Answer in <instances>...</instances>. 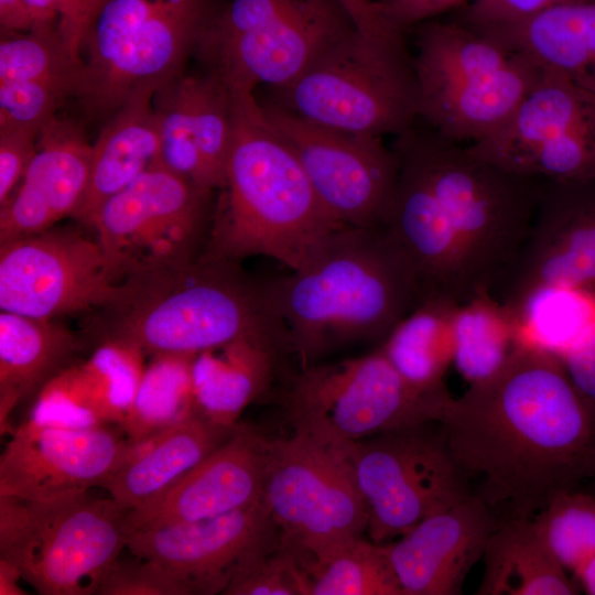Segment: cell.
<instances>
[{
    "label": "cell",
    "mask_w": 595,
    "mask_h": 595,
    "mask_svg": "<svg viewBox=\"0 0 595 595\" xmlns=\"http://www.w3.org/2000/svg\"><path fill=\"white\" fill-rule=\"evenodd\" d=\"M451 453L499 522L532 519L595 478V403L554 354L520 343L491 377L452 398Z\"/></svg>",
    "instance_id": "6da1fadb"
},
{
    "label": "cell",
    "mask_w": 595,
    "mask_h": 595,
    "mask_svg": "<svg viewBox=\"0 0 595 595\" xmlns=\"http://www.w3.org/2000/svg\"><path fill=\"white\" fill-rule=\"evenodd\" d=\"M393 150L434 193L459 247L468 300L496 291L528 239L543 178L508 171L433 130L411 128Z\"/></svg>",
    "instance_id": "5b68a950"
},
{
    "label": "cell",
    "mask_w": 595,
    "mask_h": 595,
    "mask_svg": "<svg viewBox=\"0 0 595 595\" xmlns=\"http://www.w3.org/2000/svg\"><path fill=\"white\" fill-rule=\"evenodd\" d=\"M2 32H24L32 23L24 0H0Z\"/></svg>",
    "instance_id": "816d5d0a"
},
{
    "label": "cell",
    "mask_w": 595,
    "mask_h": 595,
    "mask_svg": "<svg viewBox=\"0 0 595 595\" xmlns=\"http://www.w3.org/2000/svg\"><path fill=\"white\" fill-rule=\"evenodd\" d=\"M416 47L418 94L490 76L518 56L497 39L455 23H424Z\"/></svg>",
    "instance_id": "4dcf8cb0"
},
{
    "label": "cell",
    "mask_w": 595,
    "mask_h": 595,
    "mask_svg": "<svg viewBox=\"0 0 595 595\" xmlns=\"http://www.w3.org/2000/svg\"><path fill=\"white\" fill-rule=\"evenodd\" d=\"M73 9V0H62V9L58 26H63L69 19Z\"/></svg>",
    "instance_id": "9f6ffc18"
},
{
    "label": "cell",
    "mask_w": 595,
    "mask_h": 595,
    "mask_svg": "<svg viewBox=\"0 0 595 595\" xmlns=\"http://www.w3.org/2000/svg\"><path fill=\"white\" fill-rule=\"evenodd\" d=\"M542 68L518 52L502 71L418 94V118L454 142H477L501 128L538 82Z\"/></svg>",
    "instance_id": "d4e9b609"
},
{
    "label": "cell",
    "mask_w": 595,
    "mask_h": 595,
    "mask_svg": "<svg viewBox=\"0 0 595 595\" xmlns=\"http://www.w3.org/2000/svg\"><path fill=\"white\" fill-rule=\"evenodd\" d=\"M262 500L280 544L306 573L367 531V506L344 450L305 433L272 441Z\"/></svg>",
    "instance_id": "8fae6325"
},
{
    "label": "cell",
    "mask_w": 595,
    "mask_h": 595,
    "mask_svg": "<svg viewBox=\"0 0 595 595\" xmlns=\"http://www.w3.org/2000/svg\"><path fill=\"white\" fill-rule=\"evenodd\" d=\"M348 12L357 30L364 34H380L396 29L380 13L371 0H336Z\"/></svg>",
    "instance_id": "f907efd6"
},
{
    "label": "cell",
    "mask_w": 595,
    "mask_h": 595,
    "mask_svg": "<svg viewBox=\"0 0 595 595\" xmlns=\"http://www.w3.org/2000/svg\"><path fill=\"white\" fill-rule=\"evenodd\" d=\"M558 357L577 388L595 403V322Z\"/></svg>",
    "instance_id": "7dc6e473"
},
{
    "label": "cell",
    "mask_w": 595,
    "mask_h": 595,
    "mask_svg": "<svg viewBox=\"0 0 595 595\" xmlns=\"http://www.w3.org/2000/svg\"><path fill=\"white\" fill-rule=\"evenodd\" d=\"M210 192L158 164L107 199L90 226L123 282L197 260Z\"/></svg>",
    "instance_id": "4fadbf2b"
},
{
    "label": "cell",
    "mask_w": 595,
    "mask_h": 595,
    "mask_svg": "<svg viewBox=\"0 0 595 595\" xmlns=\"http://www.w3.org/2000/svg\"><path fill=\"white\" fill-rule=\"evenodd\" d=\"M28 421L65 429H93L110 423L82 363L52 377L34 397Z\"/></svg>",
    "instance_id": "f35d334b"
},
{
    "label": "cell",
    "mask_w": 595,
    "mask_h": 595,
    "mask_svg": "<svg viewBox=\"0 0 595 595\" xmlns=\"http://www.w3.org/2000/svg\"><path fill=\"white\" fill-rule=\"evenodd\" d=\"M479 595H574V577L552 556L531 519L499 522L483 558Z\"/></svg>",
    "instance_id": "f546056e"
},
{
    "label": "cell",
    "mask_w": 595,
    "mask_h": 595,
    "mask_svg": "<svg viewBox=\"0 0 595 595\" xmlns=\"http://www.w3.org/2000/svg\"><path fill=\"white\" fill-rule=\"evenodd\" d=\"M153 101L159 126V164L204 191H214L192 129L182 76L159 88Z\"/></svg>",
    "instance_id": "ab89813d"
},
{
    "label": "cell",
    "mask_w": 595,
    "mask_h": 595,
    "mask_svg": "<svg viewBox=\"0 0 595 595\" xmlns=\"http://www.w3.org/2000/svg\"><path fill=\"white\" fill-rule=\"evenodd\" d=\"M91 144L72 121L54 117L17 190L1 205L0 244L33 236L73 216L89 178Z\"/></svg>",
    "instance_id": "7402d4cb"
},
{
    "label": "cell",
    "mask_w": 595,
    "mask_h": 595,
    "mask_svg": "<svg viewBox=\"0 0 595 595\" xmlns=\"http://www.w3.org/2000/svg\"><path fill=\"white\" fill-rule=\"evenodd\" d=\"M101 425L65 429L24 421L11 433L0 457V495L45 500L104 486L129 441Z\"/></svg>",
    "instance_id": "d6986e66"
},
{
    "label": "cell",
    "mask_w": 595,
    "mask_h": 595,
    "mask_svg": "<svg viewBox=\"0 0 595 595\" xmlns=\"http://www.w3.org/2000/svg\"><path fill=\"white\" fill-rule=\"evenodd\" d=\"M552 556L574 572L595 554V494L582 488L554 497L532 519Z\"/></svg>",
    "instance_id": "74e56055"
},
{
    "label": "cell",
    "mask_w": 595,
    "mask_h": 595,
    "mask_svg": "<svg viewBox=\"0 0 595 595\" xmlns=\"http://www.w3.org/2000/svg\"><path fill=\"white\" fill-rule=\"evenodd\" d=\"M128 513L88 491L35 501L0 495V558L42 595H95L127 548Z\"/></svg>",
    "instance_id": "52a82bcc"
},
{
    "label": "cell",
    "mask_w": 595,
    "mask_h": 595,
    "mask_svg": "<svg viewBox=\"0 0 595 595\" xmlns=\"http://www.w3.org/2000/svg\"><path fill=\"white\" fill-rule=\"evenodd\" d=\"M192 129L203 156L210 184H224L232 140L230 93L214 73L182 76Z\"/></svg>",
    "instance_id": "8d00e7d4"
},
{
    "label": "cell",
    "mask_w": 595,
    "mask_h": 595,
    "mask_svg": "<svg viewBox=\"0 0 595 595\" xmlns=\"http://www.w3.org/2000/svg\"><path fill=\"white\" fill-rule=\"evenodd\" d=\"M336 0H231L212 18L198 50L227 86H288L356 31Z\"/></svg>",
    "instance_id": "9c48e42d"
},
{
    "label": "cell",
    "mask_w": 595,
    "mask_h": 595,
    "mask_svg": "<svg viewBox=\"0 0 595 595\" xmlns=\"http://www.w3.org/2000/svg\"><path fill=\"white\" fill-rule=\"evenodd\" d=\"M544 289L595 295V180H543L528 239L496 291L511 310Z\"/></svg>",
    "instance_id": "e0dca14e"
},
{
    "label": "cell",
    "mask_w": 595,
    "mask_h": 595,
    "mask_svg": "<svg viewBox=\"0 0 595 595\" xmlns=\"http://www.w3.org/2000/svg\"><path fill=\"white\" fill-rule=\"evenodd\" d=\"M4 33L0 42V84L62 82L71 85L76 96L83 62L71 55L58 24Z\"/></svg>",
    "instance_id": "d590c367"
},
{
    "label": "cell",
    "mask_w": 595,
    "mask_h": 595,
    "mask_svg": "<svg viewBox=\"0 0 595 595\" xmlns=\"http://www.w3.org/2000/svg\"><path fill=\"white\" fill-rule=\"evenodd\" d=\"M405 380L381 347L354 359L303 367L284 390L294 431L343 446L391 430L442 422L452 400Z\"/></svg>",
    "instance_id": "30bf717a"
},
{
    "label": "cell",
    "mask_w": 595,
    "mask_h": 595,
    "mask_svg": "<svg viewBox=\"0 0 595 595\" xmlns=\"http://www.w3.org/2000/svg\"><path fill=\"white\" fill-rule=\"evenodd\" d=\"M74 336L50 320L0 313V431L12 433L13 409L72 365Z\"/></svg>",
    "instance_id": "83f0119b"
},
{
    "label": "cell",
    "mask_w": 595,
    "mask_h": 595,
    "mask_svg": "<svg viewBox=\"0 0 595 595\" xmlns=\"http://www.w3.org/2000/svg\"><path fill=\"white\" fill-rule=\"evenodd\" d=\"M241 424L224 425L198 414L128 444L104 488L121 507L132 510L158 497L181 479Z\"/></svg>",
    "instance_id": "cb8c5ba5"
},
{
    "label": "cell",
    "mask_w": 595,
    "mask_h": 595,
    "mask_svg": "<svg viewBox=\"0 0 595 595\" xmlns=\"http://www.w3.org/2000/svg\"><path fill=\"white\" fill-rule=\"evenodd\" d=\"M144 356L132 344L104 339L82 363L110 423L120 425L128 414L145 370Z\"/></svg>",
    "instance_id": "60d3db41"
},
{
    "label": "cell",
    "mask_w": 595,
    "mask_h": 595,
    "mask_svg": "<svg viewBox=\"0 0 595 595\" xmlns=\"http://www.w3.org/2000/svg\"><path fill=\"white\" fill-rule=\"evenodd\" d=\"M573 577L581 592L595 595V554L574 572Z\"/></svg>",
    "instance_id": "11a10c76"
},
{
    "label": "cell",
    "mask_w": 595,
    "mask_h": 595,
    "mask_svg": "<svg viewBox=\"0 0 595 595\" xmlns=\"http://www.w3.org/2000/svg\"><path fill=\"white\" fill-rule=\"evenodd\" d=\"M402 31L348 34L280 89L275 105L328 128L396 137L418 118V83Z\"/></svg>",
    "instance_id": "8992f818"
},
{
    "label": "cell",
    "mask_w": 595,
    "mask_h": 595,
    "mask_svg": "<svg viewBox=\"0 0 595 595\" xmlns=\"http://www.w3.org/2000/svg\"><path fill=\"white\" fill-rule=\"evenodd\" d=\"M216 10L210 0H106L87 37L76 96L110 116L140 87L180 76Z\"/></svg>",
    "instance_id": "ba28073f"
},
{
    "label": "cell",
    "mask_w": 595,
    "mask_h": 595,
    "mask_svg": "<svg viewBox=\"0 0 595 595\" xmlns=\"http://www.w3.org/2000/svg\"><path fill=\"white\" fill-rule=\"evenodd\" d=\"M22 578L20 570L8 560L0 558V595H25L19 585Z\"/></svg>",
    "instance_id": "db71d44e"
},
{
    "label": "cell",
    "mask_w": 595,
    "mask_h": 595,
    "mask_svg": "<svg viewBox=\"0 0 595 595\" xmlns=\"http://www.w3.org/2000/svg\"><path fill=\"white\" fill-rule=\"evenodd\" d=\"M32 28L58 24L62 0H24Z\"/></svg>",
    "instance_id": "f5cc1de1"
},
{
    "label": "cell",
    "mask_w": 595,
    "mask_h": 595,
    "mask_svg": "<svg viewBox=\"0 0 595 595\" xmlns=\"http://www.w3.org/2000/svg\"><path fill=\"white\" fill-rule=\"evenodd\" d=\"M499 521L470 494L386 544L403 595H457Z\"/></svg>",
    "instance_id": "44dd1931"
},
{
    "label": "cell",
    "mask_w": 595,
    "mask_h": 595,
    "mask_svg": "<svg viewBox=\"0 0 595 595\" xmlns=\"http://www.w3.org/2000/svg\"><path fill=\"white\" fill-rule=\"evenodd\" d=\"M95 595H192V593L165 567L137 558L130 561L118 559Z\"/></svg>",
    "instance_id": "ee69618b"
},
{
    "label": "cell",
    "mask_w": 595,
    "mask_h": 595,
    "mask_svg": "<svg viewBox=\"0 0 595 595\" xmlns=\"http://www.w3.org/2000/svg\"><path fill=\"white\" fill-rule=\"evenodd\" d=\"M508 171L544 180L595 178V93L566 75L542 73L508 121L468 145Z\"/></svg>",
    "instance_id": "5bb4252c"
},
{
    "label": "cell",
    "mask_w": 595,
    "mask_h": 595,
    "mask_svg": "<svg viewBox=\"0 0 595 595\" xmlns=\"http://www.w3.org/2000/svg\"><path fill=\"white\" fill-rule=\"evenodd\" d=\"M106 0H73L68 21L60 29L63 40L76 60L82 62L80 53L85 48L90 28Z\"/></svg>",
    "instance_id": "681fc988"
},
{
    "label": "cell",
    "mask_w": 595,
    "mask_h": 595,
    "mask_svg": "<svg viewBox=\"0 0 595 595\" xmlns=\"http://www.w3.org/2000/svg\"><path fill=\"white\" fill-rule=\"evenodd\" d=\"M272 441L253 428L238 431L158 497L129 510L138 529L214 518L262 498Z\"/></svg>",
    "instance_id": "ffe728a7"
},
{
    "label": "cell",
    "mask_w": 595,
    "mask_h": 595,
    "mask_svg": "<svg viewBox=\"0 0 595 595\" xmlns=\"http://www.w3.org/2000/svg\"><path fill=\"white\" fill-rule=\"evenodd\" d=\"M129 292V281L117 278L97 239L48 229L1 244V311L51 320L118 306Z\"/></svg>",
    "instance_id": "9a60e30c"
},
{
    "label": "cell",
    "mask_w": 595,
    "mask_h": 595,
    "mask_svg": "<svg viewBox=\"0 0 595 595\" xmlns=\"http://www.w3.org/2000/svg\"><path fill=\"white\" fill-rule=\"evenodd\" d=\"M74 95L62 82L23 80L0 84V130L40 133L54 118L61 101Z\"/></svg>",
    "instance_id": "7bdbcfd3"
},
{
    "label": "cell",
    "mask_w": 595,
    "mask_h": 595,
    "mask_svg": "<svg viewBox=\"0 0 595 595\" xmlns=\"http://www.w3.org/2000/svg\"><path fill=\"white\" fill-rule=\"evenodd\" d=\"M194 356L153 355L132 405L119 425L130 443L196 414L192 381Z\"/></svg>",
    "instance_id": "836d02e7"
},
{
    "label": "cell",
    "mask_w": 595,
    "mask_h": 595,
    "mask_svg": "<svg viewBox=\"0 0 595 595\" xmlns=\"http://www.w3.org/2000/svg\"><path fill=\"white\" fill-rule=\"evenodd\" d=\"M485 34L595 93V0H566Z\"/></svg>",
    "instance_id": "4316f807"
},
{
    "label": "cell",
    "mask_w": 595,
    "mask_h": 595,
    "mask_svg": "<svg viewBox=\"0 0 595 595\" xmlns=\"http://www.w3.org/2000/svg\"><path fill=\"white\" fill-rule=\"evenodd\" d=\"M271 128L296 155L324 206L345 226L382 225L399 174V160L381 137L354 133L261 106Z\"/></svg>",
    "instance_id": "2e32d148"
},
{
    "label": "cell",
    "mask_w": 595,
    "mask_h": 595,
    "mask_svg": "<svg viewBox=\"0 0 595 595\" xmlns=\"http://www.w3.org/2000/svg\"><path fill=\"white\" fill-rule=\"evenodd\" d=\"M464 0H383L378 3L381 15L392 25L403 30L411 24L425 21Z\"/></svg>",
    "instance_id": "c3c4849f"
},
{
    "label": "cell",
    "mask_w": 595,
    "mask_h": 595,
    "mask_svg": "<svg viewBox=\"0 0 595 595\" xmlns=\"http://www.w3.org/2000/svg\"><path fill=\"white\" fill-rule=\"evenodd\" d=\"M119 316L104 339L144 354L196 355L247 338L294 353L290 333L269 304L264 281L239 262L199 257L187 264L130 281Z\"/></svg>",
    "instance_id": "277c9868"
},
{
    "label": "cell",
    "mask_w": 595,
    "mask_h": 595,
    "mask_svg": "<svg viewBox=\"0 0 595 595\" xmlns=\"http://www.w3.org/2000/svg\"><path fill=\"white\" fill-rule=\"evenodd\" d=\"M37 136L28 130H0V205L23 178L34 156Z\"/></svg>",
    "instance_id": "bcb514c9"
},
{
    "label": "cell",
    "mask_w": 595,
    "mask_h": 595,
    "mask_svg": "<svg viewBox=\"0 0 595 595\" xmlns=\"http://www.w3.org/2000/svg\"><path fill=\"white\" fill-rule=\"evenodd\" d=\"M457 305L447 298L420 302L380 345L393 367L414 387L447 391L444 377L453 365V316Z\"/></svg>",
    "instance_id": "1f68e13d"
},
{
    "label": "cell",
    "mask_w": 595,
    "mask_h": 595,
    "mask_svg": "<svg viewBox=\"0 0 595 595\" xmlns=\"http://www.w3.org/2000/svg\"><path fill=\"white\" fill-rule=\"evenodd\" d=\"M160 87H140L115 110L91 144L89 178L73 217L90 225L111 196L159 164L160 139L154 95Z\"/></svg>",
    "instance_id": "484cf974"
},
{
    "label": "cell",
    "mask_w": 595,
    "mask_h": 595,
    "mask_svg": "<svg viewBox=\"0 0 595 595\" xmlns=\"http://www.w3.org/2000/svg\"><path fill=\"white\" fill-rule=\"evenodd\" d=\"M307 574L309 595H403L387 545L363 537Z\"/></svg>",
    "instance_id": "e575fe53"
},
{
    "label": "cell",
    "mask_w": 595,
    "mask_h": 595,
    "mask_svg": "<svg viewBox=\"0 0 595 595\" xmlns=\"http://www.w3.org/2000/svg\"><path fill=\"white\" fill-rule=\"evenodd\" d=\"M563 1L566 0H473L467 19L469 28L493 33Z\"/></svg>",
    "instance_id": "f6af8a7d"
},
{
    "label": "cell",
    "mask_w": 595,
    "mask_h": 595,
    "mask_svg": "<svg viewBox=\"0 0 595 595\" xmlns=\"http://www.w3.org/2000/svg\"><path fill=\"white\" fill-rule=\"evenodd\" d=\"M453 338V365L469 385L495 375L521 343L513 315L491 292L457 305Z\"/></svg>",
    "instance_id": "d6a6232c"
},
{
    "label": "cell",
    "mask_w": 595,
    "mask_h": 595,
    "mask_svg": "<svg viewBox=\"0 0 595 595\" xmlns=\"http://www.w3.org/2000/svg\"><path fill=\"white\" fill-rule=\"evenodd\" d=\"M368 510L370 540L400 537L472 494L440 422L387 431L339 446Z\"/></svg>",
    "instance_id": "7c38bea8"
},
{
    "label": "cell",
    "mask_w": 595,
    "mask_h": 595,
    "mask_svg": "<svg viewBox=\"0 0 595 595\" xmlns=\"http://www.w3.org/2000/svg\"><path fill=\"white\" fill-rule=\"evenodd\" d=\"M227 87L232 140L202 257L239 262L259 255L296 270L345 225L321 202L252 90Z\"/></svg>",
    "instance_id": "3957f363"
},
{
    "label": "cell",
    "mask_w": 595,
    "mask_h": 595,
    "mask_svg": "<svg viewBox=\"0 0 595 595\" xmlns=\"http://www.w3.org/2000/svg\"><path fill=\"white\" fill-rule=\"evenodd\" d=\"M223 594L309 595V575L299 559L279 542L246 561Z\"/></svg>",
    "instance_id": "b9f144b4"
},
{
    "label": "cell",
    "mask_w": 595,
    "mask_h": 595,
    "mask_svg": "<svg viewBox=\"0 0 595 595\" xmlns=\"http://www.w3.org/2000/svg\"><path fill=\"white\" fill-rule=\"evenodd\" d=\"M589 490L595 494V478L589 483Z\"/></svg>",
    "instance_id": "6f0895ef"
},
{
    "label": "cell",
    "mask_w": 595,
    "mask_h": 595,
    "mask_svg": "<svg viewBox=\"0 0 595 595\" xmlns=\"http://www.w3.org/2000/svg\"><path fill=\"white\" fill-rule=\"evenodd\" d=\"M279 544L262 498L214 518L138 529L127 539L136 556L178 577L192 595L223 594L239 567Z\"/></svg>",
    "instance_id": "ac0fdd59"
},
{
    "label": "cell",
    "mask_w": 595,
    "mask_h": 595,
    "mask_svg": "<svg viewBox=\"0 0 595 595\" xmlns=\"http://www.w3.org/2000/svg\"><path fill=\"white\" fill-rule=\"evenodd\" d=\"M302 368L326 348L385 340L420 300L414 270L382 226H345L292 273L264 281Z\"/></svg>",
    "instance_id": "7a4b0ae2"
},
{
    "label": "cell",
    "mask_w": 595,
    "mask_h": 595,
    "mask_svg": "<svg viewBox=\"0 0 595 595\" xmlns=\"http://www.w3.org/2000/svg\"><path fill=\"white\" fill-rule=\"evenodd\" d=\"M282 356L247 338L196 354L192 365L196 414L218 424H237L241 411L269 388Z\"/></svg>",
    "instance_id": "f1b7e54d"
},
{
    "label": "cell",
    "mask_w": 595,
    "mask_h": 595,
    "mask_svg": "<svg viewBox=\"0 0 595 595\" xmlns=\"http://www.w3.org/2000/svg\"><path fill=\"white\" fill-rule=\"evenodd\" d=\"M396 154L398 181L381 226L414 270L419 303L431 298H447L461 304L468 295L454 232L420 170L407 156Z\"/></svg>",
    "instance_id": "603a6c76"
}]
</instances>
